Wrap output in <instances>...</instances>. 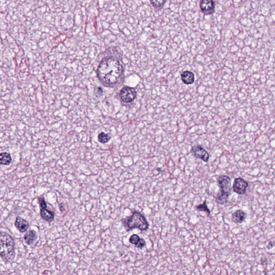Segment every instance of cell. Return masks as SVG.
I'll list each match as a JSON object with an SVG mask.
<instances>
[{"instance_id": "obj_21", "label": "cell", "mask_w": 275, "mask_h": 275, "mask_svg": "<svg viewBox=\"0 0 275 275\" xmlns=\"http://www.w3.org/2000/svg\"><path fill=\"white\" fill-rule=\"evenodd\" d=\"M59 210L60 211H61V212H63L65 210V208H64V204L61 203L59 204Z\"/></svg>"}, {"instance_id": "obj_4", "label": "cell", "mask_w": 275, "mask_h": 275, "mask_svg": "<svg viewBox=\"0 0 275 275\" xmlns=\"http://www.w3.org/2000/svg\"><path fill=\"white\" fill-rule=\"evenodd\" d=\"M148 222L145 217L139 211H134L131 216L127 218V231L132 230L134 228H138L142 231L147 230L149 228Z\"/></svg>"}, {"instance_id": "obj_6", "label": "cell", "mask_w": 275, "mask_h": 275, "mask_svg": "<svg viewBox=\"0 0 275 275\" xmlns=\"http://www.w3.org/2000/svg\"><path fill=\"white\" fill-rule=\"evenodd\" d=\"M191 153L195 158L201 159L205 162H208L209 160V154L206 151L205 149L201 145H194L191 148Z\"/></svg>"}, {"instance_id": "obj_8", "label": "cell", "mask_w": 275, "mask_h": 275, "mask_svg": "<svg viewBox=\"0 0 275 275\" xmlns=\"http://www.w3.org/2000/svg\"><path fill=\"white\" fill-rule=\"evenodd\" d=\"M200 8L202 13L205 15H211L214 12L215 3L213 0H202Z\"/></svg>"}, {"instance_id": "obj_10", "label": "cell", "mask_w": 275, "mask_h": 275, "mask_svg": "<svg viewBox=\"0 0 275 275\" xmlns=\"http://www.w3.org/2000/svg\"><path fill=\"white\" fill-rule=\"evenodd\" d=\"M246 218V213L245 212L238 210L232 214V218L234 223H243Z\"/></svg>"}, {"instance_id": "obj_11", "label": "cell", "mask_w": 275, "mask_h": 275, "mask_svg": "<svg viewBox=\"0 0 275 275\" xmlns=\"http://www.w3.org/2000/svg\"><path fill=\"white\" fill-rule=\"evenodd\" d=\"M40 216L44 220L51 223L55 219V213L47 208H40Z\"/></svg>"}, {"instance_id": "obj_18", "label": "cell", "mask_w": 275, "mask_h": 275, "mask_svg": "<svg viewBox=\"0 0 275 275\" xmlns=\"http://www.w3.org/2000/svg\"><path fill=\"white\" fill-rule=\"evenodd\" d=\"M140 239V238L138 235L133 234L132 236H130V238H129V242L132 245H136V244L138 243Z\"/></svg>"}, {"instance_id": "obj_1", "label": "cell", "mask_w": 275, "mask_h": 275, "mask_svg": "<svg viewBox=\"0 0 275 275\" xmlns=\"http://www.w3.org/2000/svg\"><path fill=\"white\" fill-rule=\"evenodd\" d=\"M124 68L121 61L114 57H107L101 61L97 70V77L107 86H114L122 81Z\"/></svg>"}, {"instance_id": "obj_13", "label": "cell", "mask_w": 275, "mask_h": 275, "mask_svg": "<svg viewBox=\"0 0 275 275\" xmlns=\"http://www.w3.org/2000/svg\"><path fill=\"white\" fill-rule=\"evenodd\" d=\"M37 238V233L35 230H29L25 233L24 239L28 245H32Z\"/></svg>"}, {"instance_id": "obj_19", "label": "cell", "mask_w": 275, "mask_h": 275, "mask_svg": "<svg viewBox=\"0 0 275 275\" xmlns=\"http://www.w3.org/2000/svg\"><path fill=\"white\" fill-rule=\"evenodd\" d=\"M145 245H146V241L144 239L140 238L138 243H137L136 245H135V246L136 247V248L142 249L145 246Z\"/></svg>"}, {"instance_id": "obj_3", "label": "cell", "mask_w": 275, "mask_h": 275, "mask_svg": "<svg viewBox=\"0 0 275 275\" xmlns=\"http://www.w3.org/2000/svg\"><path fill=\"white\" fill-rule=\"evenodd\" d=\"M217 183L220 189L216 197L217 203L223 205L228 202L232 191L231 180L227 175H220L217 179Z\"/></svg>"}, {"instance_id": "obj_9", "label": "cell", "mask_w": 275, "mask_h": 275, "mask_svg": "<svg viewBox=\"0 0 275 275\" xmlns=\"http://www.w3.org/2000/svg\"><path fill=\"white\" fill-rule=\"evenodd\" d=\"M15 226L20 233H24L29 227V223L23 218L20 217H17L15 220Z\"/></svg>"}, {"instance_id": "obj_16", "label": "cell", "mask_w": 275, "mask_h": 275, "mask_svg": "<svg viewBox=\"0 0 275 275\" xmlns=\"http://www.w3.org/2000/svg\"><path fill=\"white\" fill-rule=\"evenodd\" d=\"M111 139V136L109 134L101 132L98 136V140L101 144H106Z\"/></svg>"}, {"instance_id": "obj_14", "label": "cell", "mask_w": 275, "mask_h": 275, "mask_svg": "<svg viewBox=\"0 0 275 275\" xmlns=\"http://www.w3.org/2000/svg\"><path fill=\"white\" fill-rule=\"evenodd\" d=\"M12 159L10 154L7 152H3L0 154V163L2 165H9Z\"/></svg>"}, {"instance_id": "obj_20", "label": "cell", "mask_w": 275, "mask_h": 275, "mask_svg": "<svg viewBox=\"0 0 275 275\" xmlns=\"http://www.w3.org/2000/svg\"><path fill=\"white\" fill-rule=\"evenodd\" d=\"M39 203L40 208H47V204L45 202V199L44 197L39 198Z\"/></svg>"}, {"instance_id": "obj_7", "label": "cell", "mask_w": 275, "mask_h": 275, "mask_svg": "<svg viewBox=\"0 0 275 275\" xmlns=\"http://www.w3.org/2000/svg\"><path fill=\"white\" fill-rule=\"evenodd\" d=\"M248 186V182L242 178L238 177L234 180L232 188L234 192L242 195L245 193Z\"/></svg>"}, {"instance_id": "obj_17", "label": "cell", "mask_w": 275, "mask_h": 275, "mask_svg": "<svg viewBox=\"0 0 275 275\" xmlns=\"http://www.w3.org/2000/svg\"><path fill=\"white\" fill-rule=\"evenodd\" d=\"M150 2L155 9H161L164 7L166 0H149Z\"/></svg>"}, {"instance_id": "obj_22", "label": "cell", "mask_w": 275, "mask_h": 275, "mask_svg": "<svg viewBox=\"0 0 275 275\" xmlns=\"http://www.w3.org/2000/svg\"><path fill=\"white\" fill-rule=\"evenodd\" d=\"M273 245H273V242H270V243H269L268 245H267V248L269 249H270L271 248H273Z\"/></svg>"}, {"instance_id": "obj_5", "label": "cell", "mask_w": 275, "mask_h": 275, "mask_svg": "<svg viewBox=\"0 0 275 275\" xmlns=\"http://www.w3.org/2000/svg\"><path fill=\"white\" fill-rule=\"evenodd\" d=\"M136 97V92L134 88L125 87L120 90L119 97L125 103H130L134 101Z\"/></svg>"}, {"instance_id": "obj_12", "label": "cell", "mask_w": 275, "mask_h": 275, "mask_svg": "<svg viewBox=\"0 0 275 275\" xmlns=\"http://www.w3.org/2000/svg\"><path fill=\"white\" fill-rule=\"evenodd\" d=\"M181 79L186 84H191L195 81V75L192 72L184 71L181 74Z\"/></svg>"}, {"instance_id": "obj_15", "label": "cell", "mask_w": 275, "mask_h": 275, "mask_svg": "<svg viewBox=\"0 0 275 275\" xmlns=\"http://www.w3.org/2000/svg\"><path fill=\"white\" fill-rule=\"evenodd\" d=\"M196 209L198 211L200 212H205L208 216H209L211 213L210 209L208 207V205L206 204V201H204L203 203L201 204H199L198 205L196 206Z\"/></svg>"}, {"instance_id": "obj_2", "label": "cell", "mask_w": 275, "mask_h": 275, "mask_svg": "<svg viewBox=\"0 0 275 275\" xmlns=\"http://www.w3.org/2000/svg\"><path fill=\"white\" fill-rule=\"evenodd\" d=\"M0 255L5 262H11L15 257V241L9 234L2 232L0 236Z\"/></svg>"}]
</instances>
